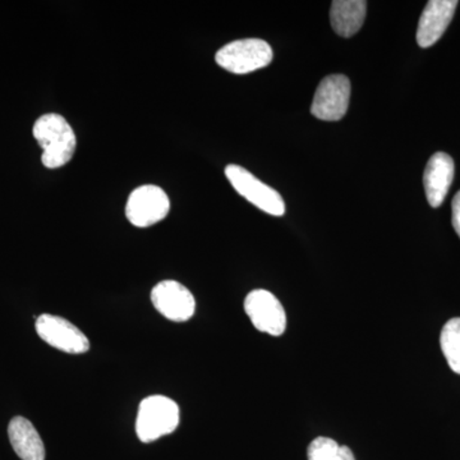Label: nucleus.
Returning <instances> with one entry per match:
<instances>
[{"label": "nucleus", "instance_id": "7ed1b4c3", "mask_svg": "<svg viewBox=\"0 0 460 460\" xmlns=\"http://www.w3.org/2000/svg\"><path fill=\"white\" fill-rule=\"evenodd\" d=\"M270 45L261 39H242L224 45L215 56L217 65L235 75H246L265 68L272 62Z\"/></svg>", "mask_w": 460, "mask_h": 460}, {"label": "nucleus", "instance_id": "423d86ee", "mask_svg": "<svg viewBox=\"0 0 460 460\" xmlns=\"http://www.w3.org/2000/svg\"><path fill=\"white\" fill-rule=\"evenodd\" d=\"M349 99V78L343 75H328L314 93L311 113L317 119L337 122L347 114Z\"/></svg>", "mask_w": 460, "mask_h": 460}, {"label": "nucleus", "instance_id": "9b49d317", "mask_svg": "<svg viewBox=\"0 0 460 460\" xmlns=\"http://www.w3.org/2000/svg\"><path fill=\"white\" fill-rule=\"evenodd\" d=\"M454 180V162L452 156L445 153H436L429 157L423 174L426 198L429 206L436 208L443 205Z\"/></svg>", "mask_w": 460, "mask_h": 460}, {"label": "nucleus", "instance_id": "f8f14e48", "mask_svg": "<svg viewBox=\"0 0 460 460\" xmlns=\"http://www.w3.org/2000/svg\"><path fill=\"white\" fill-rule=\"evenodd\" d=\"M9 441L22 460H45V447L40 435L29 420L14 417L8 426Z\"/></svg>", "mask_w": 460, "mask_h": 460}, {"label": "nucleus", "instance_id": "9d476101", "mask_svg": "<svg viewBox=\"0 0 460 460\" xmlns=\"http://www.w3.org/2000/svg\"><path fill=\"white\" fill-rule=\"evenodd\" d=\"M456 0H431L420 18L417 42L420 48H429L440 40L456 13Z\"/></svg>", "mask_w": 460, "mask_h": 460}, {"label": "nucleus", "instance_id": "6e6552de", "mask_svg": "<svg viewBox=\"0 0 460 460\" xmlns=\"http://www.w3.org/2000/svg\"><path fill=\"white\" fill-rule=\"evenodd\" d=\"M36 332L39 337L69 354H81L90 349V341L80 329L63 317L44 314L36 320Z\"/></svg>", "mask_w": 460, "mask_h": 460}, {"label": "nucleus", "instance_id": "f03ea898", "mask_svg": "<svg viewBox=\"0 0 460 460\" xmlns=\"http://www.w3.org/2000/svg\"><path fill=\"white\" fill-rule=\"evenodd\" d=\"M180 425V407L171 398L153 395L144 399L136 420V434L142 443L156 441L172 434Z\"/></svg>", "mask_w": 460, "mask_h": 460}, {"label": "nucleus", "instance_id": "dca6fc26", "mask_svg": "<svg viewBox=\"0 0 460 460\" xmlns=\"http://www.w3.org/2000/svg\"><path fill=\"white\" fill-rule=\"evenodd\" d=\"M452 211L453 226L454 229H456V234H458L460 238V190L456 196H454Z\"/></svg>", "mask_w": 460, "mask_h": 460}, {"label": "nucleus", "instance_id": "39448f33", "mask_svg": "<svg viewBox=\"0 0 460 460\" xmlns=\"http://www.w3.org/2000/svg\"><path fill=\"white\" fill-rule=\"evenodd\" d=\"M171 210V199L164 190L154 184L137 187L126 205V217L132 226L147 228L162 222Z\"/></svg>", "mask_w": 460, "mask_h": 460}, {"label": "nucleus", "instance_id": "2eb2a0df", "mask_svg": "<svg viewBox=\"0 0 460 460\" xmlns=\"http://www.w3.org/2000/svg\"><path fill=\"white\" fill-rule=\"evenodd\" d=\"M308 460H356L352 450L329 438H314L307 450Z\"/></svg>", "mask_w": 460, "mask_h": 460}, {"label": "nucleus", "instance_id": "f257e3e1", "mask_svg": "<svg viewBox=\"0 0 460 460\" xmlns=\"http://www.w3.org/2000/svg\"><path fill=\"white\" fill-rule=\"evenodd\" d=\"M33 137L42 147L41 162L49 169L60 168L71 162L77 137L66 118L56 113L41 115L33 124Z\"/></svg>", "mask_w": 460, "mask_h": 460}, {"label": "nucleus", "instance_id": "4468645a", "mask_svg": "<svg viewBox=\"0 0 460 460\" xmlns=\"http://www.w3.org/2000/svg\"><path fill=\"white\" fill-rule=\"evenodd\" d=\"M440 344L447 365L456 374L460 375V317L445 323Z\"/></svg>", "mask_w": 460, "mask_h": 460}, {"label": "nucleus", "instance_id": "ddd939ff", "mask_svg": "<svg viewBox=\"0 0 460 460\" xmlns=\"http://www.w3.org/2000/svg\"><path fill=\"white\" fill-rule=\"evenodd\" d=\"M367 2L365 0H335L330 9V22L341 38H352L365 22Z\"/></svg>", "mask_w": 460, "mask_h": 460}, {"label": "nucleus", "instance_id": "20e7f679", "mask_svg": "<svg viewBox=\"0 0 460 460\" xmlns=\"http://www.w3.org/2000/svg\"><path fill=\"white\" fill-rule=\"evenodd\" d=\"M226 175L233 189L263 213L272 217H283L286 214V202L280 193L263 183L243 166L230 164L226 168Z\"/></svg>", "mask_w": 460, "mask_h": 460}, {"label": "nucleus", "instance_id": "1a4fd4ad", "mask_svg": "<svg viewBox=\"0 0 460 460\" xmlns=\"http://www.w3.org/2000/svg\"><path fill=\"white\" fill-rule=\"evenodd\" d=\"M154 307L166 319L184 323L195 314V296L189 288L175 280H164L151 290Z\"/></svg>", "mask_w": 460, "mask_h": 460}, {"label": "nucleus", "instance_id": "0eeeda50", "mask_svg": "<svg viewBox=\"0 0 460 460\" xmlns=\"http://www.w3.org/2000/svg\"><path fill=\"white\" fill-rule=\"evenodd\" d=\"M244 311L259 332L272 337H280L287 329V314L279 299L265 289L248 293Z\"/></svg>", "mask_w": 460, "mask_h": 460}]
</instances>
